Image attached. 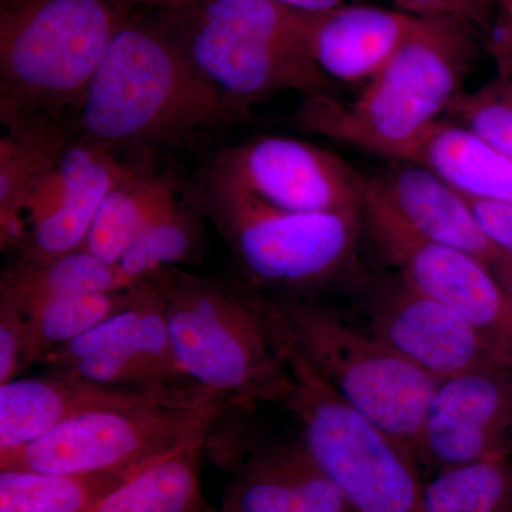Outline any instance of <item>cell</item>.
I'll return each mask as SVG.
<instances>
[{
	"label": "cell",
	"mask_w": 512,
	"mask_h": 512,
	"mask_svg": "<svg viewBox=\"0 0 512 512\" xmlns=\"http://www.w3.org/2000/svg\"><path fill=\"white\" fill-rule=\"evenodd\" d=\"M218 170L275 207L363 214L365 177L342 157L295 138H254L221 151Z\"/></svg>",
	"instance_id": "cell-11"
},
{
	"label": "cell",
	"mask_w": 512,
	"mask_h": 512,
	"mask_svg": "<svg viewBox=\"0 0 512 512\" xmlns=\"http://www.w3.org/2000/svg\"><path fill=\"white\" fill-rule=\"evenodd\" d=\"M175 204L177 195L167 177L128 165L101 202L82 249L117 265L133 239Z\"/></svg>",
	"instance_id": "cell-21"
},
{
	"label": "cell",
	"mask_w": 512,
	"mask_h": 512,
	"mask_svg": "<svg viewBox=\"0 0 512 512\" xmlns=\"http://www.w3.org/2000/svg\"><path fill=\"white\" fill-rule=\"evenodd\" d=\"M278 5L284 6L295 12L320 13L326 10L340 8V6L352 5L355 0H272Z\"/></svg>",
	"instance_id": "cell-34"
},
{
	"label": "cell",
	"mask_w": 512,
	"mask_h": 512,
	"mask_svg": "<svg viewBox=\"0 0 512 512\" xmlns=\"http://www.w3.org/2000/svg\"><path fill=\"white\" fill-rule=\"evenodd\" d=\"M116 265L106 264L84 249L40 262H16L0 281V309L28 311L33 306L83 293L130 288Z\"/></svg>",
	"instance_id": "cell-22"
},
{
	"label": "cell",
	"mask_w": 512,
	"mask_h": 512,
	"mask_svg": "<svg viewBox=\"0 0 512 512\" xmlns=\"http://www.w3.org/2000/svg\"><path fill=\"white\" fill-rule=\"evenodd\" d=\"M490 268L494 272L495 278L500 282V285L503 286L512 305V254H508V252L501 251L500 249L494 261L491 262Z\"/></svg>",
	"instance_id": "cell-35"
},
{
	"label": "cell",
	"mask_w": 512,
	"mask_h": 512,
	"mask_svg": "<svg viewBox=\"0 0 512 512\" xmlns=\"http://www.w3.org/2000/svg\"><path fill=\"white\" fill-rule=\"evenodd\" d=\"M477 35L460 19L417 16L402 46L356 100L303 97L296 124L367 153L413 161L464 93Z\"/></svg>",
	"instance_id": "cell-1"
},
{
	"label": "cell",
	"mask_w": 512,
	"mask_h": 512,
	"mask_svg": "<svg viewBox=\"0 0 512 512\" xmlns=\"http://www.w3.org/2000/svg\"><path fill=\"white\" fill-rule=\"evenodd\" d=\"M302 15L306 43L319 69L332 82L363 86L392 59L417 18L357 3Z\"/></svg>",
	"instance_id": "cell-17"
},
{
	"label": "cell",
	"mask_w": 512,
	"mask_h": 512,
	"mask_svg": "<svg viewBox=\"0 0 512 512\" xmlns=\"http://www.w3.org/2000/svg\"><path fill=\"white\" fill-rule=\"evenodd\" d=\"M419 512H512V453L439 471Z\"/></svg>",
	"instance_id": "cell-26"
},
{
	"label": "cell",
	"mask_w": 512,
	"mask_h": 512,
	"mask_svg": "<svg viewBox=\"0 0 512 512\" xmlns=\"http://www.w3.org/2000/svg\"><path fill=\"white\" fill-rule=\"evenodd\" d=\"M487 49L493 56L498 76L512 80V0H498L497 18L487 36Z\"/></svg>",
	"instance_id": "cell-32"
},
{
	"label": "cell",
	"mask_w": 512,
	"mask_h": 512,
	"mask_svg": "<svg viewBox=\"0 0 512 512\" xmlns=\"http://www.w3.org/2000/svg\"><path fill=\"white\" fill-rule=\"evenodd\" d=\"M446 120L512 158V80L497 74L476 92H464L448 110Z\"/></svg>",
	"instance_id": "cell-28"
},
{
	"label": "cell",
	"mask_w": 512,
	"mask_h": 512,
	"mask_svg": "<svg viewBox=\"0 0 512 512\" xmlns=\"http://www.w3.org/2000/svg\"><path fill=\"white\" fill-rule=\"evenodd\" d=\"M141 467L84 474L0 470V512H87Z\"/></svg>",
	"instance_id": "cell-24"
},
{
	"label": "cell",
	"mask_w": 512,
	"mask_h": 512,
	"mask_svg": "<svg viewBox=\"0 0 512 512\" xmlns=\"http://www.w3.org/2000/svg\"><path fill=\"white\" fill-rule=\"evenodd\" d=\"M363 222L394 275L460 313L512 360V305L490 266L421 237L367 200Z\"/></svg>",
	"instance_id": "cell-10"
},
{
	"label": "cell",
	"mask_w": 512,
	"mask_h": 512,
	"mask_svg": "<svg viewBox=\"0 0 512 512\" xmlns=\"http://www.w3.org/2000/svg\"><path fill=\"white\" fill-rule=\"evenodd\" d=\"M365 200L421 237L467 252L488 266L500 252L484 234L467 198L426 165L393 161L365 177Z\"/></svg>",
	"instance_id": "cell-16"
},
{
	"label": "cell",
	"mask_w": 512,
	"mask_h": 512,
	"mask_svg": "<svg viewBox=\"0 0 512 512\" xmlns=\"http://www.w3.org/2000/svg\"><path fill=\"white\" fill-rule=\"evenodd\" d=\"M191 0H114L121 15H150V13L161 12L184 5Z\"/></svg>",
	"instance_id": "cell-33"
},
{
	"label": "cell",
	"mask_w": 512,
	"mask_h": 512,
	"mask_svg": "<svg viewBox=\"0 0 512 512\" xmlns=\"http://www.w3.org/2000/svg\"><path fill=\"white\" fill-rule=\"evenodd\" d=\"M30 365L33 362L22 320L16 313L0 309V384L18 379Z\"/></svg>",
	"instance_id": "cell-30"
},
{
	"label": "cell",
	"mask_w": 512,
	"mask_h": 512,
	"mask_svg": "<svg viewBox=\"0 0 512 512\" xmlns=\"http://www.w3.org/2000/svg\"><path fill=\"white\" fill-rule=\"evenodd\" d=\"M217 394L188 387L144 390L84 382L62 373L15 379L0 384V451L15 450L42 439L64 421L103 409L138 406H208Z\"/></svg>",
	"instance_id": "cell-15"
},
{
	"label": "cell",
	"mask_w": 512,
	"mask_h": 512,
	"mask_svg": "<svg viewBox=\"0 0 512 512\" xmlns=\"http://www.w3.org/2000/svg\"><path fill=\"white\" fill-rule=\"evenodd\" d=\"M397 10L421 18H454L487 37L497 18L498 0H392Z\"/></svg>",
	"instance_id": "cell-29"
},
{
	"label": "cell",
	"mask_w": 512,
	"mask_h": 512,
	"mask_svg": "<svg viewBox=\"0 0 512 512\" xmlns=\"http://www.w3.org/2000/svg\"><path fill=\"white\" fill-rule=\"evenodd\" d=\"M127 168L128 165L121 164L110 151H101L62 208L29 231L18 249V262L40 264L82 249L101 202L126 174Z\"/></svg>",
	"instance_id": "cell-23"
},
{
	"label": "cell",
	"mask_w": 512,
	"mask_h": 512,
	"mask_svg": "<svg viewBox=\"0 0 512 512\" xmlns=\"http://www.w3.org/2000/svg\"><path fill=\"white\" fill-rule=\"evenodd\" d=\"M123 18L114 0H0L3 126L79 110Z\"/></svg>",
	"instance_id": "cell-6"
},
{
	"label": "cell",
	"mask_w": 512,
	"mask_h": 512,
	"mask_svg": "<svg viewBox=\"0 0 512 512\" xmlns=\"http://www.w3.org/2000/svg\"><path fill=\"white\" fill-rule=\"evenodd\" d=\"M208 436L197 437L144 464L87 512H201V458Z\"/></svg>",
	"instance_id": "cell-18"
},
{
	"label": "cell",
	"mask_w": 512,
	"mask_h": 512,
	"mask_svg": "<svg viewBox=\"0 0 512 512\" xmlns=\"http://www.w3.org/2000/svg\"><path fill=\"white\" fill-rule=\"evenodd\" d=\"M192 207L224 239L244 286L281 292L279 298H301L345 274L365 227L363 214L275 207L212 164Z\"/></svg>",
	"instance_id": "cell-5"
},
{
	"label": "cell",
	"mask_w": 512,
	"mask_h": 512,
	"mask_svg": "<svg viewBox=\"0 0 512 512\" xmlns=\"http://www.w3.org/2000/svg\"><path fill=\"white\" fill-rule=\"evenodd\" d=\"M512 453V366L480 367L441 380L434 390L416 457L437 468Z\"/></svg>",
	"instance_id": "cell-14"
},
{
	"label": "cell",
	"mask_w": 512,
	"mask_h": 512,
	"mask_svg": "<svg viewBox=\"0 0 512 512\" xmlns=\"http://www.w3.org/2000/svg\"><path fill=\"white\" fill-rule=\"evenodd\" d=\"M274 301L313 369L345 402L416 457L421 426L439 380L328 306L305 298Z\"/></svg>",
	"instance_id": "cell-8"
},
{
	"label": "cell",
	"mask_w": 512,
	"mask_h": 512,
	"mask_svg": "<svg viewBox=\"0 0 512 512\" xmlns=\"http://www.w3.org/2000/svg\"><path fill=\"white\" fill-rule=\"evenodd\" d=\"M467 200L488 239L501 251L512 254V205L471 198Z\"/></svg>",
	"instance_id": "cell-31"
},
{
	"label": "cell",
	"mask_w": 512,
	"mask_h": 512,
	"mask_svg": "<svg viewBox=\"0 0 512 512\" xmlns=\"http://www.w3.org/2000/svg\"><path fill=\"white\" fill-rule=\"evenodd\" d=\"M165 325L184 376L242 409L285 403L292 377L276 342L265 298L170 269L161 275Z\"/></svg>",
	"instance_id": "cell-4"
},
{
	"label": "cell",
	"mask_w": 512,
	"mask_h": 512,
	"mask_svg": "<svg viewBox=\"0 0 512 512\" xmlns=\"http://www.w3.org/2000/svg\"><path fill=\"white\" fill-rule=\"evenodd\" d=\"M80 140L113 147L188 141L237 114L147 16L121 20L80 103Z\"/></svg>",
	"instance_id": "cell-2"
},
{
	"label": "cell",
	"mask_w": 512,
	"mask_h": 512,
	"mask_svg": "<svg viewBox=\"0 0 512 512\" xmlns=\"http://www.w3.org/2000/svg\"><path fill=\"white\" fill-rule=\"evenodd\" d=\"M200 242L195 210L177 202L133 239L116 266L130 284H137L187 262L197 254Z\"/></svg>",
	"instance_id": "cell-27"
},
{
	"label": "cell",
	"mask_w": 512,
	"mask_h": 512,
	"mask_svg": "<svg viewBox=\"0 0 512 512\" xmlns=\"http://www.w3.org/2000/svg\"><path fill=\"white\" fill-rule=\"evenodd\" d=\"M365 318L366 329L439 382L480 367L512 366L460 313L396 275L370 292Z\"/></svg>",
	"instance_id": "cell-13"
},
{
	"label": "cell",
	"mask_w": 512,
	"mask_h": 512,
	"mask_svg": "<svg viewBox=\"0 0 512 512\" xmlns=\"http://www.w3.org/2000/svg\"><path fill=\"white\" fill-rule=\"evenodd\" d=\"M144 282L146 279L123 291L83 293L40 303L28 311H10L22 320L32 362L39 363L47 353L72 342L136 301Z\"/></svg>",
	"instance_id": "cell-25"
},
{
	"label": "cell",
	"mask_w": 512,
	"mask_h": 512,
	"mask_svg": "<svg viewBox=\"0 0 512 512\" xmlns=\"http://www.w3.org/2000/svg\"><path fill=\"white\" fill-rule=\"evenodd\" d=\"M234 421L218 419L205 441L232 474L221 512H352L302 440L251 447L245 420Z\"/></svg>",
	"instance_id": "cell-12"
},
{
	"label": "cell",
	"mask_w": 512,
	"mask_h": 512,
	"mask_svg": "<svg viewBox=\"0 0 512 512\" xmlns=\"http://www.w3.org/2000/svg\"><path fill=\"white\" fill-rule=\"evenodd\" d=\"M147 16L235 114L284 92L332 94L309 52L305 20L272 0H191Z\"/></svg>",
	"instance_id": "cell-3"
},
{
	"label": "cell",
	"mask_w": 512,
	"mask_h": 512,
	"mask_svg": "<svg viewBox=\"0 0 512 512\" xmlns=\"http://www.w3.org/2000/svg\"><path fill=\"white\" fill-rule=\"evenodd\" d=\"M471 200L512 205V158L444 120L414 157Z\"/></svg>",
	"instance_id": "cell-20"
},
{
	"label": "cell",
	"mask_w": 512,
	"mask_h": 512,
	"mask_svg": "<svg viewBox=\"0 0 512 512\" xmlns=\"http://www.w3.org/2000/svg\"><path fill=\"white\" fill-rule=\"evenodd\" d=\"M201 512H221V511L212 510V508L207 507V508H205V510H204V511H201Z\"/></svg>",
	"instance_id": "cell-36"
},
{
	"label": "cell",
	"mask_w": 512,
	"mask_h": 512,
	"mask_svg": "<svg viewBox=\"0 0 512 512\" xmlns=\"http://www.w3.org/2000/svg\"><path fill=\"white\" fill-rule=\"evenodd\" d=\"M57 123L6 127L0 138V244L20 248L28 237L20 204L26 192L55 167L69 146Z\"/></svg>",
	"instance_id": "cell-19"
},
{
	"label": "cell",
	"mask_w": 512,
	"mask_h": 512,
	"mask_svg": "<svg viewBox=\"0 0 512 512\" xmlns=\"http://www.w3.org/2000/svg\"><path fill=\"white\" fill-rule=\"evenodd\" d=\"M231 403L103 409L64 421L42 439L0 451V470L120 473L147 464L185 441L208 436Z\"/></svg>",
	"instance_id": "cell-9"
},
{
	"label": "cell",
	"mask_w": 512,
	"mask_h": 512,
	"mask_svg": "<svg viewBox=\"0 0 512 512\" xmlns=\"http://www.w3.org/2000/svg\"><path fill=\"white\" fill-rule=\"evenodd\" d=\"M266 315L292 377L285 406L301 440L352 512H419L423 485L414 458L342 399L295 345L274 299Z\"/></svg>",
	"instance_id": "cell-7"
}]
</instances>
